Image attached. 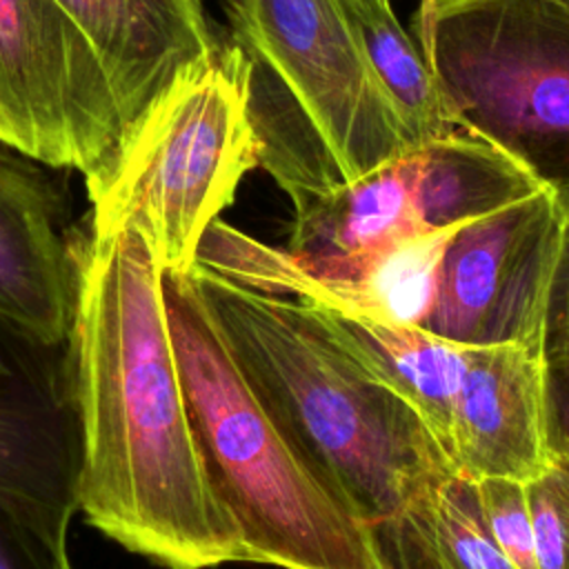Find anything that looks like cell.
<instances>
[{
    "label": "cell",
    "mask_w": 569,
    "mask_h": 569,
    "mask_svg": "<svg viewBox=\"0 0 569 569\" xmlns=\"http://www.w3.org/2000/svg\"><path fill=\"white\" fill-rule=\"evenodd\" d=\"M69 349L87 522L167 569L242 562L189 420L164 271L133 222L100 238L80 231Z\"/></svg>",
    "instance_id": "6da1fadb"
},
{
    "label": "cell",
    "mask_w": 569,
    "mask_h": 569,
    "mask_svg": "<svg viewBox=\"0 0 569 569\" xmlns=\"http://www.w3.org/2000/svg\"><path fill=\"white\" fill-rule=\"evenodd\" d=\"M187 276L271 422L369 529L456 473L420 413L369 376L307 302L200 267Z\"/></svg>",
    "instance_id": "7a4b0ae2"
},
{
    "label": "cell",
    "mask_w": 569,
    "mask_h": 569,
    "mask_svg": "<svg viewBox=\"0 0 569 569\" xmlns=\"http://www.w3.org/2000/svg\"><path fill=\"white\" fill-rule=\"evenodd\" d=\"M260 167L293 209L418 149L340 0H233Z\"/></svg>",
    "instance_id": "3957f363"
},
{
    "label": "cell",
    "mask_w": 569,
    "mask_h": 569,
    "mask_svg": "<svg viewBox=\"0 0 569 569\" xmlns=\"http://www.w3.org/2000/svg\"><path fill=\"white\" fill-rule=\"evenodd\" d=\"M164 302L200 460L240 531L242 562L382 569L371 529L318 482L271 422L187 273H164Z\"/></svg>",
    "instance_id": "277c9868"
},
{
    "label": "cell",
    "mask_w": 569,
    "mask_h": 569,
    "mask_svg": "<svg viewBox=\"0 0 569 569\" xmlns=\"http://www.w3.org/2000/svg\"><path fill=\"white\" fill-rule=\"evenodd\" d=\"M249 76V58L233 40L184 69L127 127L109 164L84 182L89 233L100 238L133 222L164 273H187L207 227L260 167Z\"/></svg>",
    "instance_id": "5b68a950"
},
{
    "label": "cell",
    "mask_w": 569,
    "mask_h": 569,
    "mask_svg": "<svg viewBox=\"0 0 569 569\" xmlns=\"http://www.w3.org/2000/svg\"><path fill=\"white\" fill-rule=\"evenodd\" d=\"M413 29L458 124L545 187L569 184V13L545 0H422Z\"/></svg>",
    "instance_id": "8992f818"
},
{
    "label": "cell",
    "mask_w": 569,
    "mask_h": 569,
    "mask_svg": "<svg viewBox=\"0 0 569 569\" xmlns=\"http://www.w3.org/2000/svg\"><path fill=\"white\" fill-rule=\"evenodd\" d=\"M122 136L107 67L58 0H0V144L89 182Z\"/></svg>",
    "instance_id": "52a82bcc"
},
{
    "label": "cell",
    "mask_w": 569,
    "mask_h": 569,
    "mask_svg": "<svg viewBox=\"0 0 569 569\" xmlns=\"http://www.w3.org/2000/svg\"><path fill=\"white\" fill-rule=\"evenodd\" d=\"M567 213L556 189L460 224L442 251L420 329L460 345L545 351V320Z\"/></svg>",
    "instance_id": "ba28073f"
},
{
    "label": "cell",
    "mask_w": 569,
    "mask_h": 569,
    "mask_svg": "<svg viewBox=\"0 0 569 569\" xmlns=\"http://www.w3.org/2000/svg\"><path fill=\"white\" fill-rule=\"evenodd\" d=\"M78 476L69 340L49 342L0 316V509L67 542Z\"/></svg>",
    "instance_id": "9c48e42d"
},
{
    "label": "cell",
    "mask_w": 569,
    "mask_h": 569,
    "mask_svg": "<svg viewBox=\"0 0 569 569\" xmlns=\"http://www.w3.org/2000/svg\"><path fill=\"white\" fill-rule=\"evenodd\" d=\"M78 227L44 164L0 144V316L67 342L78 296Z\"/></svg>",
    "instance_id": "30bf717a"
},
{
    "label": "cell",
    "mask_w": 569,
    "mask_h": 569,
    "mask_svg": "<svg viewBox=\"0 0 569 569\" xmlns=\"http://www.w3.org/2000/svg\"><path fill=\"white\" fill-rule=\"evenodd\" d=\"M447 458L469 480L529 482L545 469V351L462 347Z\"/></svg>",
    "instance_id": "8fae6325"
},
{
    "label": "cell",
    "mask_w": 569,
    "mask_h": 569,
    "mask_svg": "<svg viewBox=\"0 0 569 569\" xmlns=\"http://www.w3.org/2000/svg\"><path fill=\"white\" fill-rule=\"evenodd\" d=\"M96 47L124 131L191 64L218 47L202 0H58Z\"/></svg>",
    "instance_id": "7c38bea8"
},
{
    "label": "cell",
    "mask_w": 569,
    "mask_h": 569,
    "mask_svg": "<svg viewBox=\"0 0 569 569\" xmlns=\"http://www.w3.org/2000/svg\"><path fill=\"white\" fill-rule=\"evenodd\" d=\"M420 147L293 209L287 253L325 262L380 251L431 233L418 204Z\"/></svg>",
    "instance_id": "4fadbf2b"
},
{
    "label": "cell",
    "mask_w": 569,
    "mask_h": 569,
    "mask_svg": "<svg viewBox=\"0 0 569 569\" xmlns=\"http://www.w3.org/2000/svg\"><path fill=\"white\" fill-rule=\"evenodd\" d=\"M302 302L369 376L420 413L447 456L462 373V347L420 327L389 322L340 305Z\"/></svg>",
    "instance_id": "5bb4252c"
},
{
    "label": "cell",
    "mask_w": 569,
    "mask_h": 569,
    "mask_svg": "<svg viewBox=\"0 0 569 569\" xmlns=\"http://www.w3.org/2000/svg\"><path fill=\"white\" fill-rule=\"evenodd\" d=\"M371 533L382 569H518L487 529L476 482L458 473Z\"/></svg>",
    "instance_id": "9a60e30c"
},
{
    "label": "cell",
    "mask_w": 569,
    "mask_h": 569,
    "mask_svg": "<svg viewBox=\"0 0 569 569\" xmlns=\"http://www.w3.org/2000/svg\"><path fill=\"white\" fill-rule=\"evenodd\" d=\"M545 184L513 156L469 131L420 147L418 204L427 231H449Z\"/></svg>",
    "instance_id": "2e32d148"
},
{
    "label": "cell",
    "mask_w": 569,
    "mask_h": 569,
    "mask_svg": "<svg viewBox=\"0 0 569 569\" xmlns=\"http://www.w3.org/2000/svg\"><path fill=\"white\" fill-rule=\"evenodd\" d=\"M360 42L396 102L418 147L465 131L453 118L440 84L416 38L400 24L389 0H340Z\"/></svg>",
    "instance_id": "e0dca14e"
},
{
    "label": "cell",
    "mask_w": 569,
    "mask_h": 569,
    "mask_svg": "<svg viewBox=\"0 0 569 569\" xmlns=\"http://www.w3.org/2000/svg\"><path fill=\"white\" fill-rule=\"evenodd\" d=\"M525 485L538 569H569V462L549 458Z\"/></svg>",
    "instance_id": "ac0fdd59"
},
{
    "label": "cell",
    "mask_w": 569,
    "mask_h": 569,
    "mask_svg": "<svg viewBox=\"0 0 569 569\" xmlns=\"http://www.w3.org/2000/svg\"><path fill=\"white\" fill-rule=\"evenodd\" d=\"M476 493L489 533L518 569H538L527 485L513 478H480Z\"/></svg>",
    "instance_id": "d6986e66"
},
{
    "label": "cell",
    "mask_w": 569,
    "mask_h": 569,
    "mask_svg": "<svg viewBox=\"0 0 569 569\" xmlns=\"http://www.w3.org/2000/svg\"><path fill=\"white\" fill-rule=\"evenodd\" d=\"M0 569H76L67 542H58L0 509Z\"/></svg>",
    "instance_id": "ffe728a7"
},
{
    "label": "cell",
    "mask_w": 569,
    "mask_h": 569,
    "mask_svg": "<svg viewBox=\"0 0 569 569\" xmlns=\"http://www.w3.org/2000/svg\"><path fill=\"white\" fill-rule=\"evenodd\" d=\"M545 447L569 462V349L545 353Z\"/></svg>",
    "instance_id": "44dd1931"
},
{
    "label": "cell",
    "mask_w": 569,
    "mask_h": 569,
    "mask_svg": "<svg viewBox=\"0 0 569 569\" xmlns=\"http://www.w3.org/2000/svg\"><path fill=\"white\" fill-rule=\"evenodd\" d=\"M560 349H569V218L565 222L560 258L553 273L545 320V353Z\"/></svg>",
    "instance_id": "7402d4cb"
},
{
    "label": "cell",
    "mask_w": 569,
    "mask_h": 569,
    "mask_svg": "<svg viewBox=\"0 0 569 569\" xmlns=\"http://www.w3.org/2000/svg\"><path fill=\"white\" fill-rule=\"evenodd\" d=\"M545 2H549V4H553V7H558V9L569 13V0H545Z\"/></svg>",
    "instance_id": "603a6c76"
}]
</instances>
